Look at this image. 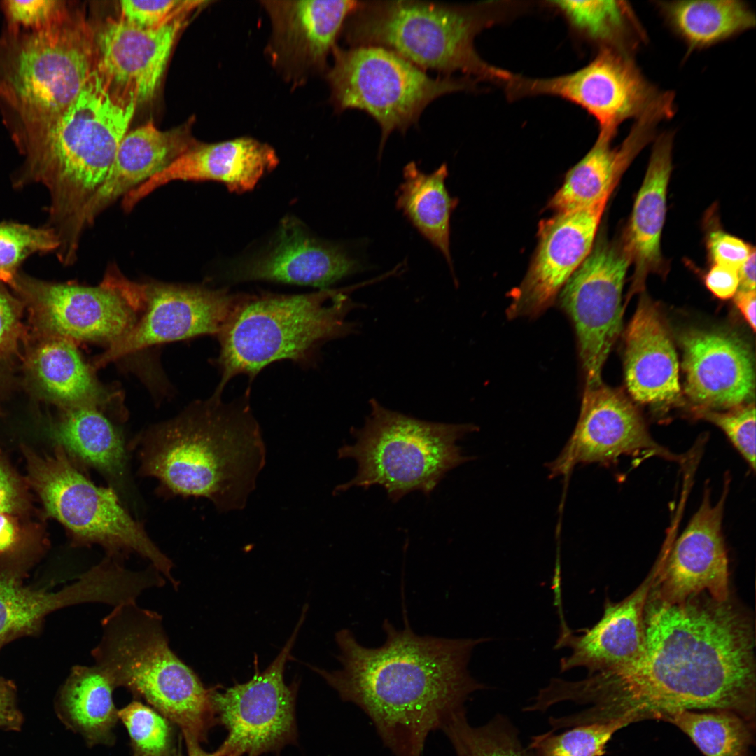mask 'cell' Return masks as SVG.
Returning <instances> with one entry per match:
<instances>
[{
  "instance_id": "1",
  "label": "cell",
  "mask_w": 756,
  "mask_h": 756,
  "mask_svg": "<svg viewBox=\"0 0 756 756\" xmlns=\"http://www.w3.org/2000/svg\"><path fill=\"white\" fill-rule=\"evenodd\" d=\"M643 623L644 652L634 665L579 681L592 720L630 724L679 710L723 709L755 724L753 629L729 598L702 593L671 603L650 591Z\"/></svg>"
},
{
  "instance_id": "2",
  "label": "cell",
  "mask_w": 756,
  "mask_h": 756,
  "mask_svg": "<svg viewBox=\"0 0 756 756\" xmlns=\"http://www.w3.org/2000/svg\"><path fill=\"white\" fill-rule=\"evenodd\" d=\"M385 642L363 646L346 629L335 634L342 668L313 667L340 698L370 718L395 756H421L428 734L441 729L483 685L471 677L473 648L486 638H445L415 634L407 621L383 623Z\"/></svg>"
},
{
  "instance_id": "3",
  "label": "cell",
  "mask_w": 756,
  "mask_h": 756,
  "mask_svg": "<svg viewBox=\"0 0 756 756\" xmlns=\"http://www.w3.org/2000/svg\"><path fill=\"white\" fill-rule=\"evenodd\" d=\"M128 446L137 450L139 474L155 478L164 493L205 498L220 512L244 508L265 464L261 430L246 399L225 403L216 394Z\"/></svg>"
},
{
  "instance_id": "4",
  "label": "cell",
  "mask_w": 756,
  "mask_h": 756,
  "mask_svg": "<svg viewBox=\"0 0 756 756\" xmlns=\"http://www.w3.org/2000/svg\"><path fill=\"white\" fill-rule=\"evenodd\" d=\"M136 105L95 68L62 114L15 145L23 161L13 174V186L38 183L48 190L46 226L57 234L64 255L77 253L82 212L105 178Z\"/></svg>"
},
{
  "instance_id": "5",
  "label": "cell",
  "mask_w": 756,
  "mask_h": 756,
  "mask_svg": "<svg viewBox=\"0 0 756 756\" xmlns=\"http://www.w3.org/2000/svg\"><path fill=\"white\" fill-rule=\"evenodd\" d=\"M96 68V34L70 6L38 30L0 35V113L15 144L43 130L77 97Z\"/></svg>"
},
{
  "instance_id": "6",
  "label": "cell",
  "mask_w": 756,
  "mask_h": 756,
  "mask_svg": "<svg viewBox=\"0 0 756 756\" xmlns=\"http://www.w3.org/2000/svg\"><path fill=\"white\" fill-rule=\"evenodd\" d=\"M101 626L91 651L94 664L117 687L127 688L178 726L185 738L204 739L216 720L210 689L171 649L162 616L132 602L113 607Z\"/></svg>"
},
{
  "instance_id": "7",
  "label": "cell",
  "mask_w": 756,
  "mask_h": 756,
  "mask_svg": "<svg viewBox=\"0 0 756 756\" xmlns=\"http://www.w3.org/2000/svg\"><path fill=\"white\" fill-rule=\"evenodd\" d=\"M347 289L239 297L218 335L221 379L215 394L232 377L253 378L273 362L307 363L326 342L354 333L356 325L346 318L355 304Z\"/></svg>"
},
{
  "instance_id": "8",
  "label": "cell",
  "mask_w": 756,
  "mask_h": 756,
  "mask_svg": "<svg viewBox=\"0 0 756 756\" xmlns=\"http://www.w3.org/2000/svg\"><path fill=\"white\" fill-rule=\"evenodd\" d=\"M480 10L425 1H360L343 32L351 46L389 49L426 71L443 76L459 71L476 79L499 82L505 70L483 61L474 39L484 27Z\"/></svg>"
},
{
  "instance_id": "9",
  "label": "cell",
  "mask_w": 756,
  "mask_h": 756,
  "mask_svg": "<svg viewBox=\"0 0 756 756\" xmlns=\"http://www.w3.org/2000/svg\"><path fill=\"white\" fill-rule=\"evenodd\" d=\"M361 428H352V445L338 450V458H353L356 476L333 493L373 485L385 489L396 503L413 491L428 496L451 470L470 461L457 442L477 430L472 424H451L418 419L388 410L376 400Z\"/></svg>"
},
{
  "instance_id": "10",
  "label": "cell",
  "mask_w": 756,
  "mask_h": 756,
  "mask_svg": "<svg viewBox=\"0 0 756 756\" xmlns=\"http://www.w3.org/2000/svg\"><path fill=\"white\" fill-rule=\"evenodd\" d=\"M28 480L47 514L69 532L77 546L99 545L106 555L124 559L136 554L149 561L174 589L172 561L156 545L111 486H97L57 446L54 455L39 456L25 449Z\"/></svg>"
},
{
  "instance_id": "11",
  "label": "cell",
  "mask_w": 756,
  "mask_h": 756,
  "mask_svg": "<svg viewBox=\"0 0 756 756\" xmlns=\"http://www.w3.org/2000/svg\"><path fill=\"white\" fill-rule=\"evenodd\" d=\"M333 64L326 72L330 99L338 111L356 108L379 125V158L388 136L405 134L435 99L471 90L472 79L430 77L396 52L376 46H336Z\"/></svg>"
},
{
  "instance_id": "12",
  "label": "cell",
  "mask_w": 756,
  "mask_h": 756,
  "mask_svg": "<svg viewBox=\"0 0 756 756\" xmlns=\"http://www.w3.org/2000/svg\"><path fill=\"white\" fill-rule=\"evenodd\" d=\"M307 606L279 654L262 672L258 666L253 678L224 691L210 689L216 717L228 735L217 750L224 756H259L280 749L296 738L295 704L297 683L286 685V664L302 626Z\"/></svg>"
},
{
  "instance_id": "13",
  "label": "cell",
  "mask_w": 756,
  "mask_h": 756,
  "mask_svg": "<svg viewBox=\"0 0 756 756\" xmlns=\"http://www.w3.org/2000/svg\"><path fill=\"white\" fill-rule=\"evenodd\" d=\"M630 264L621 241L598 240L561 290V307L576 332L585 386L602 382L603 367L620 335Z\"/></svg>"
},
{
  "instance_id": "14",
  "label": "cell",
  "mask_w": 756,
  "mask_h": 756,
  "mask_svg": "<svg viewBox=\"0 0 756 756\" xmlns=\"http://www.w3.org/2000/svg\"><path fill=\"white\" fill-rule=\"evenodd\" d=\"M11 287L27 300L36 323L52 337L109 346L136 321L117 269H110L95 287L47 282L20 272Z\"/></svg>"
},
{
  "instance_id": "15",
  "label": "cell",
  "mask_w": 756,
  "mask_h": 756,
  "mask_svg": "<svg viewBox=\"0 0 756 756\" xmlns=\"http://www.w3.org/2000/svg\"><path fill=\"white\" fill-rule=\"evenodd\" d=\"M131 288L136 308H145L144 314L97 358V367L150 346L218 335L239 298L224 289L199 286L131 281Z\"/></svg>"
},
{
  "instance_id": "16",
  "label": "cell",
  "mask_w": 756,
  "mask_h": 756,
  "mask_svg": "<svg viewBox=\"0 0 756 756\" xmlns=\"http://www.w3.org/2000/svg\"><path fill=\"white\" fill-rule=\"evenodd\" d=\"M540 95L560 97L592 115L598 135L613 139L624 120L640 116L658 98V92L628 52L602 48L584 67L570 74L538 80Z\"/></svg>"
},
{
  "instance_id": "17",
  "label": "cell",
  "mask_w": 756,
  "mask_h": 756,
  "mask_svg": "<svg viewBox=\"0 0 756 756\" xmlns=\"http://www.w3.org/2000/svg\"><path fill=\"white\" fill-rule=\"evenodd\" d=\"M642 451L680 461L652 439L626 396L601 382L585 386L573 433L548 469L550 476L566 475L579 464H608L622 455Z\"/></svg>"
},
{
  "instance_id": "18",
  "label": "cell",
  "mask_w": 756,
  "mask_h": 756,
  "mask_svg": "<svg viewBox=\"0 0 756 756\" xmlns=\"http://www.w3.org/2000/svg\"><path fill=\"white\" fill-rule=\"evenodd\" d=\"M728 482L715 505L706 490L699 510L661 559L650 590L662 599L676 603L702 593L721 601L729 598V563L722 529Z\"/></svg>"
},
{
  "instance_id": "19",
  "label": "cell",
  "mask_w": 756,
  "mask_h": 756,
  "mask_svg": "<svg viewBox=\"0 0 756 756\" xmlns=\"http://www.w3.org/2000/svg\"><path fill=\"white\" fill-rule=\"evenodd\" d=\"M608 201L558 212L540 224L536 255L512 295L510 318L537 316L552 304L592 249Z\"/></svg>"
},
{
  "instance_id": "20",
  "label": "cell",
  "mask_w": 756,
  "mask_h": 756,
  "mask_svg": "<svg viewBox=\"0 0 756 756\" xmlns=\"http://www.w3.org/2000/svg\"><path fill=\"white\" fill-rule=\"evenodd\" d=\"M272 24L267 52L272 63L295 85L327 69V58L360 1H262Z\"/></svg>"
},
{
  "instance_id": "21",
  "label": "cell",
  "mask_w": 756,
  "mask_h": 756,
  "mask_svg": "<svg viewBox=\"0 0 756 756\" xmlns=\"http://www.w3.org/2000/svg\"><path fill=\"white\" fill-rule=\"evenodd\" d=\"M188 17L158 29H144L122 18H109L96 34V69L136 104L150 99Z\"/></svg>"
},
{
  "instance_id": "22",
  "label": "cell",
  "mask_w": 756,
  "mask_h": 756,
  "mask_svg": "<svg viewBox=\"0 0 756 756\" xmlns=\"http://www.w3.org/2000/svg\"><path fill=\"white\" fill-rule=\"evenodd\" d=\"M685 393L700 408H735L753 398L754 360L733 335L692 330L681 337Z\"/></svg>"
},
{
  "instance_id": "23",
  "label": "cell",
  "mask_w": 756,
  "mask_h": 756,
  "mask_svg": "<svg viewBox=\"0 0 756 756\" xmlns=\"http://www.w3.org/2000/svg\"><path fill=\"white\" fill-rule=\"evenodd\" d=\"M655 566L628 597L613 603L606 600L601 618L575 635L561 619L556 648H568L569 656L560 662L561 671L584 667L589 674L616 672L634 665L644 652L643 615L645 602L657 575Z\"/></svg>"
},
{
  "instance_id": "24",
  "label": "cell",
  "mask_w": 756,
  "mask_h": 756,
  "mask_svg": "<svg viewBox=\"0 0 756 756\" xmlns=\"http://www.w3.org/2000/svg\"><path fill=\"white\" fill-rule=\"evenodd\" d=\"M360 270L359 261L342 247L316 239L298 220L288 217L268 249L235 267L232 277L326 289Z\"/></svg>"
},
{
  "instance_id": "25",
  "label": "cell",
  "mask_w": 756,
  "mask_h": 756,
  "mask_svg": "<svg viewBox=\"0 0 756 756\" xmlns=\"http://www.w3.org/2000/svg\"><path fill=\"white\" fill-rule=\"evenodd\" d=\"M279 160L269 145L251 137L214 144L198 143L165 169L126 194L122 207L130 212L157 188L175 181H217L230 191L253 189Z\"/></svg>"
},
{
  "instance_id": "26",
  "label": "cell",
  "mask_w": 756,
  "mask_h": 756,
  "mask_svg": "<svg viewBox=\"0 0 756 756\" xmlns=\"http://www.w3.org/2000/svg\"><path fill=\"white\" fill-rule=\"evenodd\" d=\"M186 127L162 131L150 120L128 131L103 182L84 208L81 232L120 197L169 167L197 144Z\"/></svg>"
},
{
  "instance_id": "27",
  "label": "cell",
  "mask_w": 756,
  "mask_h": 756,
  "mask_svg": "<svg viewBox=\"0 0 756 756\" xmlns=\"http://www.w3.org/2000/svg\"><path fill=\"white\" fill-rule=\"evenodd\" d=\"M625 382L632 398L643 404H671L680 396L678 361L661 314L645 296L626 332Z\"/></svg>"
},
{
  "instance_id": "28",
  "label": "cell",
  "mask_w": 756,
  "mask_h": 756,
  "mask_svg": "<svg viewBox=\"0 0 756 756\" xmlns=\"http://www.w3.org/2000/svg\"><path fill=\"white\" fill-rule=\"evenodd\" d=\"M126 596V584L113 564L102 561L75 583L57 592L24 587L14 577L0 574V639L32 629L49 612L84 603L116 606Z\"/></svg>"
},
{
  "instance_id": "29",
  "label": "cell",
  "mask_w": 756,
  "mask_h": 756,
  "mask_svg": "<svg viewBox=\"0 0 756 756\" xmlns=\"http://www.w3.org/2000/svg\"><path fill=\"white\" fill-rule=\"evenodd\" d=\"M673 141V134L669 132L656 139L643 184L620 241L630 263L634 266L629 297L644 288L648 274L666 272L661 237L672 170Z\"/></svg>"
},
{
  "instance_id": "30",
  "label": "cell",
  "mask_w": 756,
  "mask_h": 756,
  "mask_svg": "<svg viewBox=\"0 0 756 756\" xmlns=\"http://www.w3.org/2000/svg\"><path fill=\"white\" fill-rule=\"evenodd\" d=\"M661 113L649 110L636 118L620 146L613 139L598 136L587 155L567 174L564 183L550 202L558 212L583 208L608 200L622 175L638 153L652 139Z\"/></svg>"
},
{
  "instance_id": "31",
  "label": "cell",
  "mask_w": 756,
  "mask_h": 756,
  "mask_svg": "<svg viewBox=\"0 0 756 756\" xmlns=\"http://www.w3.org/2000/svg\"><path fill=\"white\" fill-rule=\"evenodd\" d=\"M53 436L74 465L98 472L121 499L131 494L128 444L100 409H66Z\"/></svg>"
},
{
  "instance_id": "32",
  "label": "cell",
  "mask_w": 756,
  "mask_h": 756,
  "mask_svg": "<svg viewBox=\"0 0 756 756\" xmlns=\"http://www.w3.org/2000/svg\"><path fill=\"white\" fill-rule=\"evenodd\" d=\"M116 685L101 667L74 666L55 702V713L90 745L108 743L118 718L113 700Z\"/></svg>"
},
{
  "instance_id": "33",
  "label": "cell",
  "mask_w": 756,
  "mask_h": 756,
  "mask_svg": "<svg viewBox=\"0 0 756 756\" xmlns=\"http://www.w3.org/2000/svg\"><path fill=\"white\" fill-rule=\"evenodd\" d=\"M29 365L45 394L66 409L101 410L110 400L70 340L52 337L34 351Z\"/></svg>"
},
{
  "instance_id": "34",
  "label": "cell",
  "mask_w": 756,
  "mask_h": 756,
  "mask_svg": "<svg viewBox=\"0 0 756 756\" xmlns=\"http://www.w3.org/2000/svg\"><path fill=\"white\" fill-rule=\"evenodd\" d=\"M447 176L446 163L427 174L415 162H409L403 168V182L396 192V207L442 254L452 271L450 219L458 200L451 197L446 188Z\"/></svg>"
},
{
  "instance_id": "35",
  "label": "cell",
  "mask_w": 756,
  "mask_h": 756,
  "mask_svg": "<svg viewBox=\"0 0 756 756\" xmlns=\"http://www.w3.org/2000/svg\"><path fill=\"white\" fill-rule=\"evenodd\" d=\"M657 6L690 49L710 47L755 24L753 12L740 1H659Z\"/></svg>"
},
{
  "instance_id": "36",
  "label": "cell",
  "mask_w": 756,
  "mask_h": 756,
  "mask_svg": "<svg viewBox=\"0 0 756 756\" xmlns=\"http://www.w3.org/2000/svg\"><path fill=\"white\" fill-rule=\"evenodd\" d=\"M662 721L681 730L704 756H752L756 724L735 712L685 710Z\"/></svg>"
},
{
  "instance_id": "37",
  "label": "cell",
  "mask_w": 756,
  "mask_h": 756,
  "mask_svg": "<svg viewBox=\"0 0 756 756\" xmlns=\"http://www.w3.org/2000/svg\"><path fill=\"white\" fill-rule=\"evenodd\" d=\"M552 5L561 11L578 30L594 41L626 52L633 20L629 7L620 1H555Z\"/></svg>"
},
{
  "instance_id": "38",
  "label": "cell",
  "mask_w": 756,
  "mask_h": 756,
  "mask_svg": "<svg viewBox=\"0 0 756 756\" xmlns=\"http://www.w3.org/2000/svg\"><path fill=\"white\" fill-rule=\"evenodd\" d=\"M457 756H532L520 743L515 730L500 717L473 727L465 713L452 718L442 729Z\"/></svg>"
},
{
  "instance_id": "39",
  "label": "cell",
  "mask_w": 756,
  "mask_h": 756,
  "mask_svg": "<svg viewBox=\"0 0 756 756\" xmlns=\"http://www.w3.org/2000/svg\"><path fill=\"white\" fill-rule=\"evenodd\" d=\"M628 725L622 720L578 724L558 735L533 737L528 751L532 756H602L613 734Z\"/></svg>"
},
{
  "instance_id": "40",
  "label": "cell",
  "mask_w": 756,
  "mask_h": 756,
  "mask_svg": "<svg viewBox=\"0 0 756 756\" xmlns=\"http://www.w3.org/2000/svg\"><path fill=\"white\" fill-rule=\"evenodd\" d=\"M59 239L51 228L0 223V284L12 286L23 261L35 253L56 252Z\"/></svg>"
},
{
  "instance_id": "41",
  "label": "cell",
  "mask_w": 756,
  "mask_h": 756,
  "mask_svg": "<svg viewBox=\"0 0 756 756\" xmlns=\"http://www.w3.org/2000/svg\"><path fill=\"white\" fill-rule=\"evenodd\" d=\"M126 727L134 756H174L171 722L139 701H132L118 710Z\"/></svg>"
},
{
  "instance_id": "42",
  "label": "cell",
  "mask_w": 756,
  "mask_h": 756,
  "mask_svg": "<svg viewBox=\"0 0 756 756\" xmlns=\"http://www.w3.org/2000/svg\"><path fill=\"white\" fill-rule=\"evenodd\" d=\"M207 4L196 0L121 1L120 17L141 28L158 29L188 17Z\"/></svg>"
},
{
  "instance_id": "43",
  "label": "cell",
  "mask_w": 756,
  "mask_h": 756,
  "mask_svg": "<svg viewBox=\"0 0 756 756\" xmlns=\"http://www.w3.org/2000/svg\"><path fill=\"white\" fill-rule=\"evenodd\" d=\"M697 414L720 428L752 470L755 469L754 403L741 405L727 412L701 409Z\"/></svg>"
},
{
  "instance_id": "44",
  "label": "cell",
  "mask_w": 756,
  "mask_h": 756,
  "mask_svg": "<svg viewBox=\"0 0 756 756\" xmlns=\"http://www.w3.org/2000/svg\"><path fill=\"white\" fill-rule=\"evenodd\" d=\"M58 0H4L0 2L8 29L38 30L59 20L69 8Z\"/></svg>"
},
{
  "instance_id": "45",
  "label": "cell",
  "mask_w": 756,
  "mask_h": 756,
  "mask_svg": "<svg viewBox=\"0 0 756 756\" xmlns=\"http://www.w3.org/2000/svg\"><path fill=\"white\" fill-rule=\"evenodd\" d=\"M706 246L713 264L727 266L738 270L755 248L742 239L723 230L711 231L706 239Z\"/></svg>"
},
{
  "instance_id": "46",
  "label": "cell",
  "mask_w": 756,
  "mask_h": 756,
  "mask_svg": "<svg viewBox=\"0 0 756 756\" xmlns=\"http://www.w3.org/2000/svg\"><path fill=\"white\" fill-rule=\"evenodd\" d=\"M20 316L18 302L0 286V355L17 346L22 332Z\"/></svg>"
},
{
  "instance_id": "47",
  "label": "cell",
  "mask_w": 756,
  "mask_h": 756,
  "mask_svg": "<svg viewBox=\"0 0 756 756\" xmlns=\"http://www.w3.org/2000/svg\"><path fill=\"white\" fill-rule=\"evenodd\" d=\"M26 505L20 481L10 467L0 458V513L13 514Z\"/></svg>"
},
{
  "instance_id": "48",
  "label": "cell",
  "mask_w": 756,
  "mask_h": 756,
  "mask_svg": "<svg viewBox=\"0 0 756 756\" xmlns=\"http://www.w3.org/2000/svg\"><path fill=\"white\" fill-rule=\"evenodd\" d=\"M24 722V715L17 704L15 687L0 678V729L20 732Z\"/></svg>"
},
{
  "instance_id": "49",
  "label": "cell",
  "mask_w": 756,
  "mask_h": 756,
  "mask_svg": "<svg viewBox=\"0 0 756 756\" xmlns=\"http://www.w3.org/2000/svg\"><path fill=\"white\" fill-rule=\"evenodd\" d=\"M704 280L707 288L722 300L732 298L739 288L738 270L722 265L713 264Z\"/></svg>"
},
{
  "instance_id": "50",
  "label": "cell",
  "mask_w": 756,
  "mask_h": 756,
  "mask_svg": "<svg viewBox=\"0 0 756 756\" xmlns=\"http://www.w3.org/2000/svg\"><path fill=\"white\" fill-rule=\"evenodd\" d=\"M734 302L746 321L755 330V290L738 289L734 295Z\"/></svg>"
},
{
  "instance_id": "51",
  "label": "cell",
  "mask_w": 756,
  "mask_h": 756,
  "mask_svg": "<svg viewBox=\"0 0 756 756\" xmlns=\"http://www.w3.org/2000/svg\"><path fill=\"white\" fill-rule=\"evenodd\" d=\"M10 515L0 513V553L10 549L18 539V528Z\"/></svg>"
},
{
  "instance_id": "52",
  "label": "cell",
  "mask_w": 756,
  "mask_h": 756,
  "mask_svg": "<svg viewBox=\"0 0 756 756\" xmlns=\"http://www.w3.org/2000/svg\"><path fill=\"white\" fill-rule=\"evenodd\" d=\"M755 249L738 270L741 290H755Z\"/></svg>"
},
{
  "instance_id": "53",
  "label": "cell",
  "mask_w": 756,
  "mask_h": 756,
  "mask_svg": "<svg viewBox=\"0 0 756 756\" xmlns=\"http://www.w3.org/2000/svg\"><path fill=\"white\" fill-rule=\"evenodd\" d=\"M188 752L189 756H224L218 753L217 751L214 753H209L203 750L199 745V741L190 739L185 738Z\"/></svg>"
}]
</instances>
